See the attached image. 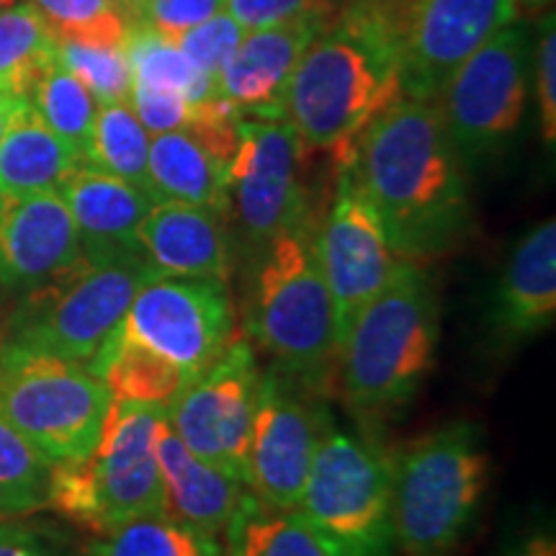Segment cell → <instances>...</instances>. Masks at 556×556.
I'll return each instance as SVG.
<instances>
[{"label": "cell", "mask_w": 556, "mask_h": 556, "mask_svg": "<svg viewBox=\"0 0 556 556\" xmlns=\"http://www.w3.org/2000/svg\"><path fill=\"white\" fill-rule=\"evenodd\" d=\"M351 170L402 261L443 258L475 229L467 163L435 101L389 103L361 135Z\"/></svg>", "instance_id": "1"}, {"label": "cell", "mask_w": 556, "mask_h": 556, "mask_svg": "<svg viewBox=\"0 0 556 556\" xmlns=\"http://www.w3.org/2000/svg\"><path fill=\"white\" fill-rule=\"evenodd\" d=\"M400 13L351 0L312 39L289 80L283 119L304 148L353 163L368 124L402 93Z\"/></svg>", "instance_id": "2"}, {"label": "cell", "mask_w": 556, "mask_h": 556, "mask_svg": "<svg viewBox=\"0 0 556 556\" xmlns=\"http://www.w3.org/2000/svg\"><path fill=\"white\" fill-rule=\"evenodd\" d=\"M441 304L433 278L420 263L400 261L353 325L338 353L348 405L381 417L405 409L435 366Z\"/></svg>", "instance_id": "3"}, {"label": "cell", "mask_w": 556, "mask_h": 556, "mask_svg": "<svg viewBox=\"0 0 556 556\" xmlns=\"http://www.w3.org/2000/svg\"><path fill=\"white\" fill-rule=\"evenodd\" d=\"M253 258L248 340L274 361L278 374L323 392L338 371L340 343L312 219L276 235Z\"/></svg>", "instance_id": "4"}, {"label": "cell", "mask_w": 556, "mask_h": 556, "mask_svg": "<svg viewBox=\"0 0 556 556\" xmlns=\"http://www.w3.org/2000/svg\"><path fill=\"white\" fill-rule=\"evenodd\" d=\"M490 479L482 430L451 422L394 458L397 556H454L475 528Z\"/></svg>", "instance_id": "5"}, {"label": "cell", "mask_w": 556, "mask_h": 556, "mask_svg": "<svg viewBox=\"0 0 556 556\" xmlns=\"http://www.w3.org/2000/svg\"><path fill=\"white\" fill-rule=\"evenodd\" d=\"M155 276L139 253L80 255L67 270L26 291L11 315L9 340L88 366L127 315L139 287Z\"/></svg>", "instance_id": "6"}, {"label": "cell", "mask_w": 556, "mask_h": 556, "mask_svg": "<svg viewBox=\"0 0 556 556\" xmlns=\"http://www.w3.org/2000/svg\"><path fill=\"white\" fill-rule=\"evenodd\" d=\"M392 479L394 456L379 443L330 428L296 510L330 556H397Z\"/></svg>", "instance_id": "7"}, {"label": "cell", "mask_w": 556, "mask_h": 556, "mask_svg": "<svg viewBox=\"0 0 556 556\" xmlns=\"http://www.w3.org/2000/svg\"><path fill=\"white\" fill-rule=\"evenodd\" d=\"M109 407L111 392L88 366L0 343V417L50 462L93 456Z\"/></svg>", "instance_id": "8"}, {"label": "cell", "mask_w": 556, "mask_h": 556, "mask_svg": "<svg viewBox=\"0 0 556 556\" xmlns=\"http://www.w3.org/2000/svg\"><path fill=\"white\" fill-rule=\"evenodd\" d=\"M528 62V37L516 21L479 47L438 93L443 124L467 165L503 152L518 131L531 78Z\"/></svg>", "instance_id": "9"}, {"label": "cell", "mask_w": 556, "mask_h": 556, "mask_svg": "<svg viewBox=\"0 0 556 556\" xmlns=\"http://www.w3.org/2000/svg\"><path fill=\"white\" fill-rule=\"evenodd\" d=\"M109 338L148 348L197 379L235 338V304L227 281L150 278Z\"/></svg>", "instance_id": "10"}, {"label": "cell", "mask_w": 556, "mask_h": 556, "mask_svg": "<svg viewBox=\"0 0 556 556\" xmlns=\"http://www.w3.org/2000/svg\"><path fill=\"white\" fill-rule=\"evenodd\" d=\"M261 379L253 343L245 332H235L225 351L168 409L170 428L191 454L240 477L242 482Z\"/></svg>", "instance_id": "11"}, {"label": "cell", "mask_w": 556, "mask_h": 556, "mask_svg": "<svg viewBox=\"0 0 556 556\" xmlns=\"http://www.w3.org/2000/svg\"><path fill=\"white\" fill-rule=\"evenodd\" d=\"M302 148L287 119H242L238 152L227 168L229 206L253 255L276 235L309 219Z\"/></svg>", "instance_id": "12"}, {"label": "cell", "mask_w": 556, "mask_h": 556, "mask_svg": "<svg viewBox=\"0 0 556 556\" xmlns=\"http://www.w3.org/2000/svg\"><path fill=\"white\" fill-rule=\"evenodd\" d=\"M294 384L278 371L266 374L250 428L245 484L250 495L276 513L296 510L312 456L332 428L323 402L302 397Z\"/></svg>", "instance_id": "13"}, {"label": "cell", "mask_w": 556, "mask_h": 556, "mask_svg": "<svg viewBox=\"0 0 556 556\" xmlns=\"http://www.w3.org/2000/svg\"><path fill=\"white\" fill-rule=\"evenodd\" d=\"M516 21L513 0H409L400 34L402 93L435 101L451 75Z\"/></svg>", "instance_id": "14"}, {"label": "cell", "mask_w": 556, "mask_h": 556, "mask_svg": "<svg viewBox=\"0 0 556 556\" xmlns=\"http://www.w3.org/2000/svg\"><path fill=\"white\" fill-rule=\"evenodd\" d=\"M317 258L332 299L338 343H343L353 319L384 289L402 261L389 248L351 165L340 168L330 212L317 227Z\"/></svg>", "instance_id": "15"}, {"label": "cell", "mask_w": 556, "mask_h": 556, "mask_svg": "<svg viewBox=\"0 0 556 556\" xmlns=\"http://www.w3.org/2000/svg\"><path fill=\"white\" fill-rule=\"evenodd\" d=\"M168 409L111 400L93 471L101 497V533L139 516H165L157 438Z\"/></svg>", "instance_id": "16"}, {"label": "cell", "mask_w": 556, "mask_h": 556, "mask_svg": "<svg viewBox=\"0 0 556 556\" xmlns=\"http://www.w3.org/2000/svg\"><path fill=\"white\" fill-rule=\"evenodd\" d=\"M80 255L78 227L58 191L0 197V287H41Z\"/></svg>", "instance_id": "17"}, {"label": "cell", "mask_w": 556, "mask_h": 556, "mask_svg": "<svg viewBox=\"0 0 556 556\" xmlns=\"http://www.w3.org/2000/svg\"><path fill=\"white\" fill-rule=\"evenodd\" d=\"M323 29L325 24L289 21V24L248 31L238 52L219 70L217 93L242 116L283 119L291 75L304 50Z\"/></svg>", "instance_id": "18"}, {"label": "cell", "mask_w": 556, "mask_h": 556, "mask_svg": "<svg viewBox=\"0 0 556 556\" xmlns=\"http://www.w3.org/2000/svg\"><path fill=\"white\" fill-rule=\"evenodd\" d=\"M225 219V214L206 206L155 201L139 227V253L157 276L227 281L232 242Z\"/></svg>", "instance_id": "19"}, {"label": "cell", "mask_w": 556, "mask_h": 556, "mask_svg": "<svg viewBox=\"0 0 556 556\" xmlns=\"http://www.w3.org/2000/svg\"><path fill=\"white\" fill-rule=\"evenodd\" d=\"M556 317V222L528 229L507 255L492 299V332L503 345L552 328Z\"/></svg>", "instance_id": "20"}, {"label": "cell", "mask_w": 556, "mask_h": 556, "mask_svg": "<svg viewBox=\"0 0 556 556\" xmlns=\"http://www.w3.org/2000/svg\"><path fill=\"white\" fill-rule=\"evenodd\" d=\"M58 193L73 214L86 258L139 253V227L157 201L150 191L80 165Z\"/></svg>", "instance_id": "21"}, {"label": "cell", "mask_w": 556, "mask_h": 556, "mask_svg": "<svg viewBox=\"0 0 556 556\" xmlns=\"http://www.w3.org/2000/svg\"><path fill=\"white\" fill-rule=\"evenodd\" d=\"M157 462L165 490V516L204 536H222L245 500L248 484L191 454L170 428L168 417L160 428Z\"/></svg>", "instance_id": "22"}, {"label": "cell", "mask_w": 556, "mask_h": 556, "mask_svg": "<svg viewBox=\"0 0 556 556\" xmlns=\"http://www.w3.org/2000/svg\"><path fill=\"white\" fill-rule=\"evenodd\" d=\"M83 157L41 122L29 99L16 96L0 139V197L60 191Z\"/></svg>", "instance_id": "23"}, {"label": "cell", "mask_w": 556, "mask_h": 556, "mask_svg": "<svg viewBox=\"0 0 556 556\" xmlns=\"http://www.w3.org/2000/svg\"><path fill=\"white\" fill-rule=\"evenodd\" d=\"M229 165L189 131H165L150 139L148 176L157 201H184L229 214Z\"/></svg>", "instance_id": "24"}, {"label": "cell", "mask_w": 556, "mask_h": 556, "mask_svg": "<svg viewBox=\"0 0 556 556\" xmlns=\"http://www.w3.org/2000/svg\"><path fill=\"white\" fill-rule=\"evenodd\" d=\"M88 368L103 379L114 402H135V405L163 409H170L193 381L173 361L142 345L119 343L111 338L101 345Z\"/></svg>", "instance_id": "25"}, {"label": "cell", "mask_w": 556, "mask_h": 556, "mask_svg": "<svg viewBox=\"0 0 556 556\" xmlns=\"http://www.w3.org/2000/svg\"><path fill=\"white\" fill-rule=\"evenodd\" d=\"M225 536L227 556H330L302 513L268 510L250 490Z\"/></svg>", "instance_id": "26"}, {"label": "cell", "mask_w": 556, "mask_h": 556, "mask_svg": "<svg viewBox=\"0 0 556 556\" xmlns=\"http://www.w3.org/2000/svg\"><path fill=\"white\" fill-rule=\"evenodd\" d=\"M58 62V34L37 5L0 11V88L29 96L41 75Z\"/></svg>", "instance_id": "27"}, {"label": "cell", "mask_w": 556, "mask_h": 556, "mask_svg": "<svg viewBox=\"0 0 556 556\" xmlns=\"http://www.w3.org/2000/svg\"><path fill=\"white\" fill-rule=\"evenodd\" d=\"M127 60L131 83L168 88L184 96L191 106L217 99V78L199 70L176 41L160 37L150 26H131L127 34Z\"/></svg>", "instance_id": "28"}, {"label": "cell", "mask_w": 556, "mask_h": 556, "mask_svg": "<svg viewBox=\"0 0 556 556\" xmlns=\"http://www.w3.org/2000/svg\"><path fill=\"white\" fill-rule=\"evenodd\" d=\"M148 152L150 135L142 127V122L137 119L129 101L99 103L86 165L152 193L148 176Z\"/></svg>", "instance_id": "29"}, {"label": "cell", "mask_w": 556, "mask_h": 556, "mask_svg": "<svg viewBox=\"0 0 556 556\" xmlns=\"http://www.w3.org/2000/svg\"><path fill=\"white\" fill-rule=\"evenodd\" d=\"M26 99H29L31 106L37 109L41 122H45L54 135L65 139L70 148L83 157V163H86L90 139H93L96 114H99V101H96L93 93H90V90L62 65L60 58L37 83H34V88L29 90Z\"/></svg>", "instance_id": "30"}, {"label": "cell", "mask_w": 556, "mask_h": 556, "mask_svg": "<svg viewBox=\"0 0 556 556\" xmlns=\"http://www.w3.org/2000/svg\"><path fill=\"white\" fill-rule=\"evenodd\" d=\"M93 544L96 556H225L217 539L168 516H139L114 526Z\"/></svg>", "instance_id": "31"}, {"label": "cell", "mask_w": 556, "mask_h": 556, "mask_svg": "<svg viewBox=\"0 0 556 556\" xmlns=\"http://www.w3.org/2000/svg\"><path fill=\"white\" fill-rule=\"evenodd\" d=\"M52 462L0 417V520L47 507Z\"/></svg>", "instance_id": "32"}, {"label": "cell", "mask_w": 556, "mask_h": 556, "mask_svg": "<svg viewBox=\"0 0 556 556\" xmlns=\"http://www.w3.org/2000/svg\"><path fill=\"white\" fill-rule=\"evenodd\" d=\"M58 39L83 45L124 47L129 21L116 0H34Z\"/></svg>", "instance_id": "33"}, {"label": "cell", "mask_w": 556, "mask_h": 556, "mask_svg": "<svg viewBox=\"0 0 556 556\" xmlns=\"http://www.w3.org/2000/svg\"><path fill=\"white\" fill-rule=\"evenodd\" d=\"M58 58L99 103L129 101L131 70L127 60V45L101 47L58 39Z\"/></svg>", "instance_id": "34"}, {"label": "cell", "mask_w": 556, "mask_h": 556, "mask_svg": "<svg viewBox=\"0 0 556 556\" xmlns=\"http://www.w3.org/2000/svg\"><path fill=\"white\" fill-rule=\"evenodd\" d=\"M47 507H52L67 520H75V523L101 533V497L99 484H96L93 458L52 462Z\"/></svg>", "instance_id": "35"}, {"label": "cell", "mask_w": 556, "mask_h": 556, "mask_svg": "<svg viewBox=\"0 0 556 556\" xmlns=\"http://www.w3.org/2000/svg\"><path fill=\"white\" fill-rule=\"evenodd\" d=\"M245 34L248 31L242 29L240 21H235L227 13V9H222L214 16H208L206 21L193 26V29L180 34L176 45L184 50V54L193 65L217 78L219 70L238 52Z\"/></svg>", "instance_id": "36"}, {"label": "cell", "mask_w": 556, "mask_h": 556, "mask_svg": "<svg viewBox=\"0 0 556 556\" xmlns=\"http://www.w3.org/2000/svg\"><path fill=\"white\" fill-rule=\"evenodd\" d=\"M225 9L245 31L268 29L289 21L328 26L340 13L336 0H225Z\"/></svg>", "instance_id": "37"}, {"label": "cell", "mask_w": 556, "mask_h": 556, "mask_svg": "<svg viewBox=\"0 0 556 556\" xmlns=\"http://www.w3.org/2000/svg\"><path fill=\"white\" fill-rule=\"evenodd\" d=\"M129 106L135 109L137 119L142 122L150 137L186 129L191 119V103L184 96L168 88L144 86V83H131Z\"/></svg>", "instance_id": "38"}, {"label": "cell", "mask_w": 556, "mask_h": 556, "mask_svg": "<svg viewBox=\"0 0 556 556\" xmlns=\"http://www.w3.org/2000/svg\"><path fill=\"white\" fill-rule=\"evenodd\" d=\"M222 9H225V0H148L137 24L150 26L160 37L178 41L180 34L193 29Z\"/></svg>", "instance_id": "39"}, {"label": "cell", "mask_w": 556, "mask_h": 556, "mask_svg": "<svg viewBox=\"0 0 556 556\" xmlns=\"http://www.w3.org/2000/svg\"><path fill=\"white\" fill-rule=\"evenodd\" d=\"M536 93L541 114V137L548 148L556 142V34L554 16L546 18L536 54Z\"/></svg>", "instance_id": "40"}, {"label": "cell", "mask_w": 556, "mask_h": 556, "mask_svg": "<svg viewBox=\"0 0 556 556\" xmlns=\"http://www.w3.org/2000/svg\"><path fill=\"white\" fill-rule=\"evenodd\" d=\"M0 556H65L47 528L18 518L0 520Z\"/></svg>", "instance_id": "41"}, {"label": "cell", "mask_w": 556, "mask_h": 556, "mask_svg": "<svg viewBox=\"0 0 556 556\" xmlns=\"http://www.w3.org/2000/svg\"><path fill=\"white\" fill-rule=\"evenodd\" d=\"M505 556H556V541L548 528L539 526L523 533L516 544L507 546Z\"/></svg>", "instance_id": "42"}, {"label": "cell", "mask_w": 556, "mask_h": 556, "mask_svg": "<svg viewBox=\"0 0 556 556\" xmlns=\"http://www.w3.org/2000/svg\"><path fill=\"white\" fill-rule=\"evenodd\" d=\"M513 5H516V13L520 18V16H533V13H541L546 5H552V0H513Z\"/></svg>", "instance_id": "43"}, {"label": "cell", "mask_w": 556, "mask_h": 556, "mask_svg": "<svg viewBox=\"0 0 556 556\" xmlns=\"http://www.w3.org/2000/svg\"><path fill=\"white\" fill-rule=\"evenodd\" d=\"M116 3L122 5L124 16H127V21H129V29H131V26H135L137 21H139V13H142V5L148 3V0H116Z\"/></svg>", "instance_id": "44"}, {"label": "cell", "mask_w": 556, "mask_h": 556, "mask_svg": "<svg viewBox=\"0 0 556 556\" xmlns=\"http://www.w3.org/2000/svg\"><path fill=\"white\" fill-rule=\"evenodd\" d=\"M13 99H16V96L9 93V90H3V88H0V139H3L5 124H9V116H11Z\"/></svg>", "instance_id": "45"}, {"label": "cell", "mask_w": 556, "mask_h": 556, "mask_svg": "<svg viewBox=\"0 0 556 556\" xmlns=\"http://www.w3.org/2000/svg\"><path fill=\"white\" fill-rule=\"evenodd\" d=\"M361 3H374V5H381V9H389L394 13H400V18L405 16V9L409 0H361Z\"/></svg>", "instance_id": "46"}, {"label": "cell", "mask_w": 556, "mask_h": 556, "mask_svg": "<svg viewBox=\"0 0 556 556\" xmlns=\"http://www.w3.org/2000/svg\"><path fill=\"white\" fill-rule=\"evenodd\" d=\"M11 5H13V0H0V11L11 9Z\"/></svg>", "instance_id": "47"}, {"label": "cell", "mask_w": 556, "mask_h": 556, "mask_svg": "<svg viewBox=\"0 0 556 556\" xmlns=\"http://www.w3.org/2000/svg\"><path fill=\"white\" fill-rule=\"evenodd\" d=\"M88 556H96V554H93V552H88Z\"/></svg>", "instance_id": "48"}]
</instances>
